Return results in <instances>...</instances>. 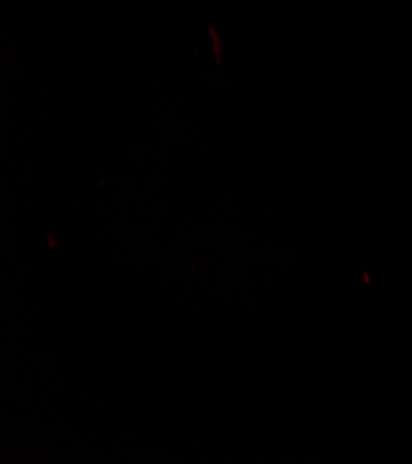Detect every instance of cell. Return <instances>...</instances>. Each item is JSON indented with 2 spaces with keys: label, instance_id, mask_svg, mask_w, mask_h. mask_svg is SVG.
Listing matches in <instances>:
<instances>
[]
</instances>
